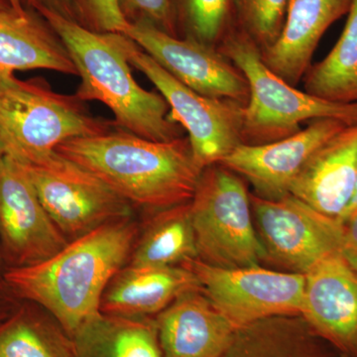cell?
<instances>
[{"label":"cell","instance_id":"cell-14","mask_svg":"<svg viewBox=\"0 0 357 357\" xmlns=\"http://www.w3.org/2000/svg\"><path fill=\"white\" fill-rule=\"evenodd\" d=\"M301 316L344 357H357V268L342 251L305 274Z\"/></svg>","mask_w":357,"mask_h":357},{"label":"cell","instance_id":"cell-8","mask_svg":"<svg viewBox=\"0 0 357 357\" xmlns=\"http://www.w3.org/2000/svg\"><path fill=\"white\" fill-rule=\"evenodd\" d=\"M124 51L130 66L158 89L170 107V117L188 132L197 165L220 164L243 144V109L231 100L199 95L171 76L124 34Z\"/></svg>","mask_w":357,"mask_h":357},{"label":"cell","instance_id":"cell-36","mask_svg":"<svg viewBox=\"0 0 357 357\" xmlns=\"http://www.w3.org/2000/svg\"><path fill=\"white\" fill-rule=\"evenodd\" d=\"M3 262V260H2V255H1V250H0V264Z\"/></svg>","mask_w":357,"mask_h":357},{"label":"cell","instance_id":"cell-33","mask_svg":"<svg viewBox=\"0 0 357 357\" xmlns=\"http://www.w3.org/2000/svg\"><path fill=\"white\" fill-rule=\"evenodd\" d=\"M6 304L3 303V298H2L1 293H0V321H2L7 314H10L13 311H6Z\"/></svg>","mask_w":357,"mask_h":357},{"label":"cell","instance_id":"cell-31","mask_svg":"<svg viewBox=\"0 0 357 357\" xmlns=\"http://www.w3.org/2000/svg\"><path fill=\"white\" fill-rule=\"evenodd\" d=\"M357 211V185H356V194H354V198H352V201L351 204H349L347 210L345 211L344 215H342V218H340V222H344V220H347V218L351 217L352 213H356Z\"/></svg>","mask_w":357,"mask_h":357},{"label":"cell","instance_id":"cell-26","mask_svg":"<svg viewBox=\"0 0 357 357\" xmlns=\"http://www.w3.org/2000/svg\"><path fill=\"white\" fill-rule=\"evenodd\" d=\"M234 20L261 52L273 46L280 36L288 0H232Z\"/></svg>","mask_w":357,"mask_h":357},{"label":"cell","instance_id":"cell-13","mask_svg":"<svg viewBox=\"0 0 357 357\" xmlns=\"http://www.w3.org/2000/svg\"><path fill=\"white\" fill-rule=\"evenodd\" d=\"M335 119H321L284 139L262 145L239 144L220 162L252 185L256 196L280 199L309 159L333 136L347 128Z\"/></svg>","mask_w":357,"mask_h":357},{"label":"cell","instance_id":"cell-4","mask_svg":"<svg viewBox=\"0 0 357 357\" xmlns=\"http://www.w3.org/2000/svg\"><path fill=\"white\" fill-rule=\"evenodd\" d=\"M218 49L248 79L243 144L262 145L284 139L302 130L301 124L307 121L335 119L357 126V102H330L291 86L267 67L259 47L236 25Z\"/></svg>","mask_w":357,"mask_h":357},{"label":"cell","instance_id":"cell-23","mask_svg":"<svg viewBox=\"0 0 357 357\" xmlns=\"http://www.w3.org/2000/svg\"><path fill=\"white\" fill-rule=\"evenodd\" d=\"M0 357H76L74 340L50 314L23 305L0 321Z\"/></svg>","mask_w":357,"mask_h":357},{"label":"cell","instance_id":"cell-5","mask_svg":"<svg viewBox=\"0 0 357 357\" xmlns=\"http://www.w3.org/2000/svg\"><path fill=\"white\" fill-rule=\"evenodd\" d=\"M117 128L114 121L89 114L76 96L56 93L43 79L0 81V135L6 155L17 161H35L65 141Z\"/></svg>","mask_w":357,"mask_h":357},{"label":"cell","instance_id":"cell-20","mask_svg":"<svg viewBox=\"0 0 357 357\" xmlns=\"http://www.w3.org/2000/svg\"><path fill=\"white\" fill-rule=\"evenodd\" d=\"M225 357H344L306 319L277 316L238 328Z\"/></svg>","mask_w":357,"mask_h":357},{"label":"cell","instance_id":"cell-21","mask_svg":"<svg viewBox=\"0 0 357 357\" xmlns=\"http://www.w3.org/2000/svg\"><path fill=\"white\" fill-rule=\"evenodd\" d=\"M72 337L76 357H162L155 318L100 312Z\"/></svg>","mask_w":357,"mask_h":357},{"label":"cell","instance_id":"cell-22","mask_svg":"<svg viewBox=\"0 0 357 357\" xmlns=\"http://www.w3.org/2000/svg\"><path fill=\"white\" fill-rule=\"evenodd\" d=\"M198 259L190 202L155 211L130 256L135 266H182Z\"/></svg>","mask_w":357,"mask_h":357},{"label":"cell","instance_id":"cell-25","mask_svg":"<svg viewBox=\"0 0 357 357\" xmlns=\"http://www.w3.org/2000/svg\"><path fill=\"white\" fill-rule=\"evenodd\" d=\"M185 37L218 47L234 27L232 0H173Z\"/></svg>","mask_w":357,"mask_h":357},{"label":"cell","instance_id":"cell-28","mask_svg":"<svg viewBox=\"0 0 357 357\" xmlns=\"http://www.w3.org/2000/svg\"><path fill=\"white\" fill-rule=\"evenodd\" d=\"M76 22L91 31L123 33L128 27L117 0H75Z\"/></svg>","mask_w":357,"mask_h":357},{"label":"cell","instance_id":"cell-10","mask_svg":"<svg viewBox=\"0 0 357 357\" xmlns=\"http://www.w3.org/2000/svg\"><path fill=\"white\" fill-rule=\"evenodd\" d=\"M182 266L196 275L202 291L236 330L262 319L301 314L304 274L260 266L225 269L199 259Z\"/></svg>","mask_w":357,"mask_h":357},{"label":"cell","instance_id":"cell-9","mask_svg":"<svg viewBox=\"0 0 357 357\" xmlns=\"http://www.w3.org/2000/svg\"><path fill=\"white\" fill-rule=\"evenodd\" d=\"M263 263L289 273L307 274L326 256L344 248V225L289 194L264 199L250 192Z\"/></svg>","mask_w":357,"mask_h":357},{"label":"cell","instance_id":"cell-16","mask_svg":"<svg viewBox=\"0 0 357 357\" xmlns=\"http://www.w3.org/2000/svg\"><path fill=\"white\" fill-rule=\"evenodd\" d=\"M357 185V126H347L307 162L291 195L323 215L340 220Z\"/></svg>","mask_w":357,"mask_h":357},{"label":"cell","instance_id":"cell-32","mask_svg":"<svg viewBox=\"0 0 357 357\" xmlns=\"http://www.w3.org/2000/svg\"><path fill=\"white\" fill-rule=\"evenodd\" d=\"M6 2L7 6L11 7L15 10H23L26 7L24 6V0H4Z\"/></svg>","mask_w":357,"mask_h":357},{"label":"cell","instance_id":"cell-7","mask_svg":"<svg viewBox=\"0 0 357 357\" xmlns=\"http://www.w3.org/2000/svg\"><path fill=\"white\" fill-rule=\"evenodd\" d=\"M18 162L52 220L72 241L107 223L130 218L132 204L56 150L35 161Z\"/></svg>","mask_w":357,"mask_h":357},{"label":"cell","instance_id":"cell-11","mask_svg":"<svg viewBox=\"0 0 357 357\" xmlns=\"http://www.w3.org/2000/svg\"><path fill=\"white\" fill-rule=\"evenodd\" d=\"M69 243L38 198L17 160L0 161V250L8 268L49 259Z\"/></svg>","mask_w":357,"mask_h":357},{"label":"cell","instance_id":"cell-18","mask_svg":"<svg viewBox=\"0 0 357 357\" xmlns=\"http://www.w3.org/2000/svg\"><path fill=\"white\" fill-rule=\"evenodd\" d=\"M38 69L77 76L64 43L41 14L27 7L0 9V81Z\"/></svg>","mask_w":357,"mask_h":357},{"label":"cell","instance_id":"cell-6","mask_svg":"<svg viewBox=\"0 0 357 357\" xmlns=\"http://www.w3.org/2000/svg\"><path fill=\"white\" fill-rule=\"evenodd\" d=\"M190 208L199 261L225 269L263 264L264 251L243 178L220 164L206 167Z\"/></svg>","mask_w":357,"mask_h":357},{"label":"cell","instance_id":"cell-29","mask_svg":"<svg viewBox=\"0 0 357 357\" xmlns=\"http://www.w3.org/2000/svg\"><path fill=\"white\" fill-rule=\"evenodd\" d=\"M24 6L35 11L47 10L63 16L67 20L76 21L75 0H24Z\"/></svg>","mask_w":357,"mask_h":357},{"label":"cell","instance_id":"cell-3","mask_svg":"<svg viewBox=\"0 0 357 357\" xmlns=\"http://www.w3.org/2000/svg\"><path fill=\"white\" fill-rule=\"evenodd\" d=\"M57 33L76 67L82 102L107 105L119 128L145 139L167 142L183 137L165 98L135 81L123 47V33L91 31L51 11H39Z\"/></svg>","mask_w":357,"mask_h":357},{"label":"cell","instance_id":"cell-35","mask_svg":"<svg viewBox=\"0 0 357 357\" xmlns=\"http://www.w3.org/2000/svg\"><path fill=\"white\" fill-rule=\"evenodd\" d=\"M6 7H9L6 2L4 0H0V9L6 8Z\"/></svg>","mask_w":357,"mask_h":357},{"label":"cell","instance_id":"cell-17","mask_svg":"<svg viewBox=\"0 0 357 357\" xmlns=\"http://www.w3.org/2000/svg\"><path fill=\"white\" fill-rule=\"evenodd\" d=\"M351 3L352 0H288L280 36L261 52L263 62L291 86H297L311 68L321 37L349 13Z\"/></svg>","mask_w":357,"mask_h":357},{"label":"cell","instance_id":"cell-1","mask_svg":"<svg viewBox=\"0 0 357 357\" xmlns=\"http://www.w3.org/2000/svg\"><path fill=\"white\" fill-rule=\"evenodd\" d=\"M137 238V227L129 218L107 223L43 262L7 268L3 282L10 293L42 307L73 337L100 314L103 293L130 259Z\"/></svg>","mask_w":357,"mask_h":357},{"label":"cell","instance_id":"cell-12","mask_svg":"<svg viewBox=\"0 0 357 357\" xmlns=\"http://www.w3.org/2000/svg\"><path fill=\"white\" fill-rule=\"evenodd\" d=\"M168 74L199 95L246 105L248 79L231 61L210 46L172 36L148 24L128 25L123 32Z\"/></svg>","mask_w":357,"mask_h":357},{"label":"cell","instance_id":"cell-27","mask_svg":"<svg viewBox=\"0 0 357 357\" xmlns=\"http://www.w3.org/2000/svg\"><path fill=\"white\" fill-rule=\"evenodd\" d=\"M128 25L148 24L178 37V22L173 0H117Z\"/></svg>","mask_w":357,"mask_h":357},{"label":"cell","instance_id":"cell-2","mask_svg":"<svg viewBox=\"0 0 357 357\" xmlns=\"http://www.w3.org/2000/svg\"><path fill=\"white\" fill-rule=\"evenodd\" d=\"M56 151L95 174L132 206L153 211L191 201L203 172L188 136L157 142L117 128L65 141Z\"/></svg>","mask_w":357,"mask_h":357},{"label":"cell","instance_id":"cell-19","mask_svg":"<svg viewBox=\"0 0 357 357\" xmlns=\"http://www.w3.org/2000/svg\"><path fill=\"white\" fill-rule=\"evenodd\" d=\"M199 289L196 275L184 266L129 264L105 289L100 312L123 318H155L178 297Z\"/></svg>","mask_w":357,"mask_h":357},{"label":"cell","instance_id":"cell-30","mask_svg":"<svg viewBox=\"0 0 357 357\" xmlns=\"http://www.w3.org/2000/svg\"><path fill=\"white\" fill-rule=\"evenodd\" d=\"M344 225V248L342 253L357 268V211L342 222Z\"/></svg>","mask_w":357,"mask_h":357},{"label":"cell","instance_id":"cell-15","mask_svg":"<svg viewBox=\"0 0 357 357\" xmlns=\"http://www.w3.org/2000/svg\"><path fill=\"white\" fill-rule=\"evenodd\" d=\"M155 319L162 357H225L237 331L202 289L181 296Z\"/></svg>","mask_w":357,"mask_h":357},{"label":"cell","instance_id":"cell-24","mask_svg":"<svg viewBox=\"0 0 357 357\" xmlns=\"http://www.w3.org/2000/svg\"><path fill=\"white\" fill-rule=\"evenodd\" d=\"M305 91L333 102H357V0H352L344 31L330 53L312 65Z\"/></svg>","mask_w":357,"mask_h":357},{"label":"cell","instance_id":"cell-34","mask_svg":"<svg viewBox=\"0 0 357 357\" xmlns=\"http://www.w3.org/2000/svg\"><path fill=\"white\" fill-rule=\"evenodd\" d=\"M4 156H6V148L3 140H2L1 135H0V161L3 159Z\"/></svg>","mask_w":357,"mask_h":357}]
</instances>
